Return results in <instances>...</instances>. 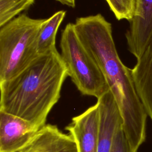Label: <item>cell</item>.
<instances>
[{
  "mask_svg": "<svg viewBox=\"0 0 152 152\" xmlns=\"http://www.w3.org/2000/svg\"><path fill=\"white\" fill-rule=\"evenodd\" d=\"M76 32L102 71L122 118L125 134L138 151L146 138L147 114L136 90L131 69L121 61L112 36L111 24L100 14L79 17Z\"/></svg>",
  "mask_w": 152,
  "mask_h": 152,
  "instance_id": "1",
  "label": "cell"
},
{
  "mask_svg": "<svg viewBox=\"0 0 152 152\" xmlns=\"http://www.w3.org/2000/svg\"><path fill=\"white\" fill-rule=\"evenodd\" d=\"M67 76V69L56 49L39 55L18 75L0 82V111L40 129L58 102Z\"/></svg>",
  "mask_w": 152,
  "mask_h": 152,
  "instance_id": "2",
  "label": "cell"
},
{
  "mask_svg": "<svg viewBox=\"0 0 152 152\" xmlns=\"http://www.w3.org/2000/svg\"><path fill=\"white\" fill-rule=\"evenodd\" d=\"M45 19L23 14L0 28V82L14 78L39 55V33Z\"/></svg>",
  "mask_w": 152,
  "mask_h": 152,
  "instance_id": "3",
  "label": "cell"
},
{
  "mask_svg": "<svg viewBox=\"0 0 152 152\" xmlns=\"http://www.w3.org/2000/svg\"><path fill=\"white\" fill-rule=\"evenodd\" d=\"M60 48L68 75L82 94L98 99L109 90L96 61L79 38L74 23H68L63 30Z\"/></svg>",
  "mask_w": 152,
  "mask_h": 152,
  "instance_id": "4",
  "label": "cell"
},
{
  "mask_svg": "<svg viewBox=\"0 0 152 152\" xmlns=\"http://www.w3.org/2000/svg\"><path fill=\"white\" fill-rule=\"evenodd\" d=\"M39 129L24 119L0 111V152H20Z\"/></svg>",
  "mask_w": 152,
  "mask_h": 152,
  "instance_id": "5",
  "label": "cell"
},
{
  "mask_svg": "<svg viewBox=\"0 0 152 152\" xmlns=\"http://www.w3.org/2000/svg\"><path fill=\"white\" fill-rule=\"evenodd\" d=\"M152 36V0H137L135 11L129 21L125 37L129 51L141 56Z\"/></svg>",
  "mask_w": 152,
  "mask_h": 152,
  "instance_id": "6",
  "label": "cell"
},
{
  "mask_svg": "<svg viewBox=\"0 0 152 152\" xmlns=\"http://www.w3.org/2000/svg\"><path fill=\"white\" fill-rule=\"evenodd\" d=\"M99 107L96 103L72 118L66 127L77 145L78 152H97L99 140Z\"/></svg>",
  "mask_w": 152,
  "mask_h": 152,
  "instance_id": "7",
  "label": "cell"
},
{
  "mask_svg": "<svg viewBox=\"0 0 152 152\" xmlns=\"http://www.w3.org/2000/svg\"><path fill=\"white\" fill-rule=\"evenodd\" d=\"M99 107V140L97 152H110L122 118L115 98L110 90L97 99Z\"/></svg>",
  "mask_w": 152,
  "mask_h": 152,
  "instance_id": "8",
  "label": "cell"
},
{
  "mask_svg": "<svg viewBox=\"0 0 152 152\" xmlns=\"http://www.w3.org/2000/svg\"><path fill=\"white\" fill-rule=\"evenodd\" d=\"M20 152H78L70 134L62 132L55 125H45Z\"/></svg>",
  "mask_w": 152,
  "mask_h": 152,
  "instance_id": "9",
  "label": "cell"
},
{
  "mask_svg": "<svg viewBox=\"0 0 152 152\" xmlns=\"http://www.w3.org/2000/svg\"><path fill=\"white\" fill-rule=\"evenodd\" d=\"M137 63L131 69L138 96L152 121V36Z\"/></svg>",
  "mask_w": 152,
  "mask_h": 152,
  "instance_id": "10",
  "label": "cell"
},
{
  "mask_svg": "<svg viewBox=\"0 0 152 152\" xmlns=\"http://www.w3.org/2000/svg\"><path fill=\"white\" fill-rule=\"evenodd\" d=\"M65 15L66 11L61 10L56 12L49 18L45 19L38 36L37 53L39 55L47 53L56 49V33Z\"/></svg>",
  "mask_w": 152,
  "mask_h": 152,
  "instance_id": "11",
  "label": "cell"
},
{
  "mask_svg": "<svg viewBox=\"0 0 152 152\" xmlns=\"http://www.w3.org/2000/svg\"><path fill=\"white\" fill-rule=\"evenodd\" d=\"M34 2V0H0V27L28 9Z\"/></svg>",
  "mask_w": 152,
  "mask_h": 152,
  "instance_id": "12",
  "label": "cell"
},
{
  "mask_svg": "<svg viewBox=\"0 0 152 152\" xmlns=\"http://www.w3.org/2000/svg\"><path fill=\"white\" fill-rule=\"evenodd\" d=\"M110 10L118 20H126L129 21L133 18L137 0H106Z\"/></svg>",
  "mask_w": 152,
  "mask_h": 152,
  "instance_id": "13",
  "label": "cell"
},
{
  "mask_svg": "<svg viewBox=\"0 0 152 152\" xmlns=\"http://www.w3.org/2000/svg\"><path fill=\"white\" fill-rule=\"evenodd\" d=\"M110 152H137L131 147L121 125L116 131Z\"/></svg>",
  "mask_w": 152,
  "mask_h": 152,
  "instance_id": "14",
  "label": "cell"
},
{
  "mask_svg": "<svg viewBox=\"0 0 152 152\" xmlns=\"http://www.w3.org/2000/svg\"><path fill=\"white\" fill-rule=\"evenodd\" d=\"M62 4L68 5L70 7H75V0H56Z\"/></svg>",
  "mask_w": 152,
  "mask_h": 152,
  "instance_id": "15",
  "label": "cell"
}]
</instances>
